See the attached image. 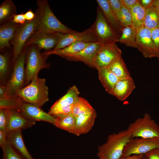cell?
Masks as SVG:
<instances>
[{
  "label": "cell",
  "instance_id": "35",
  "mask_svg": "<svg viewBox=\"0 0 159 159\" xmlns=\"http://www.w3.org/2000/svg\"><path fill=\"white\" fill-rule=\"evenodd\" d=\"M9 117V109L6 108L0 109V130L6 131Z\"/></svg>",
  "mask_w": 159,
  "mask_h": 159
},
{
  "label": "cell",
  "instance_id": "17",
  "mask_svg": "<svg viewBox=\"0 0 159 159\" xmlns=\"http://www.w3.org/2000/svg\"><path fill=\"white\" fill-rule=\"evenodd\" d=\"M96 116V112L93 108L75 117V126L73 134L79 136L88 132L93 126Z\"/></svg>",
  "mask_w": 159,
  "mask_h": 159
},
{
  "label": "cell",
  "instance_id": "37",
  "mask_svg": "<svg viewBox=\"0 0 159 159\" xmlns=\"http://www.w3.org/2000/svg\"><path fill=\"white\" fill-rule=\"evenodd\" d=\"M108 1L112 11L117 17L122 6L120 0H108Z\"/></svg>",
  "mask_w": 159,
  "mask_h": 159
},
{
  "label": "cell",
  "instance_id": "15",
  "mask_svg": "<svg viewBox=\"0 0 159 159\" xmlns=\"http://www.w3.org/2000/svg\"><path fill=\"white\" fill-rule=\"evenodd\" d=\"M58 40L57 33L34 34L26 43L23 50L32 44L45 51L51 50L56 46Z\"/></svg>",
  "mask_w": 159,
  "mask_h": 159
},
{
  "label": "cell",
  "instance_id": "26",
  "mask_svg": "<svg viewBox=\"0 0 159 159\" xmlns=\"http://www.w3.org/2000/svg\"><path fill=\"white\" fill-rule=\"evenodd\" d=\"M16 6L11 0H6L0 5V24L12 21L14 15L16 14Z\"/></svg>",
  "mask_w": 159,
  "mask_h": 159
},
{
  "label": "cell",
  "instance_id": "48",
  "mask_svg": "<svg viewBox=\"0 0 159 159\" xmlns=\"http://www.w3.org/2000/svg\"><path fill=\"white\" fill-rule=\"evenodd\" d=\"M158 28H159V26H158Z\"/></svg>",
  "mask_w": 159,
  "mask_h": 159
},
{
  "label": "cell",
  "instance_id": "13",
  "mask_svg": "<svg viewBox=\"0 0 159 159\" xmlns=\"http://www.w3.org/2000/svg\"><path fill=\"white\" fill-rule=\"evenodd\" d=\"M137 49L145 58L155 57V46L151 30L144 25L137 28Z\"/></svg>",
  "mask_w": 159,
  "mask_h": 159
},
{
  "label": "cell",
  "instance_id": "28",
  "mask_svg": "<svg viewBox=\"0 0 159 159\" xmlns=\"http://www.w3.org/2000/svg\"><path fill=\"white\" fill-rule=\"evenodd\" d=\"M145 9L144 25L151 30L158 28L159 25V14L155 6L152 3Z\"/></svg>",
  "mask_w": 159,
  "mask_h": 159
},
{
  "label": "cell",
  "instance_id": "42",
  "mask_svg": "<svg viewBox=\"0 0 159 159\" xmlns=\"http://www.w3.org/2000/svg\"><path fill=\"white\" fill-rule=\"evenodd\" d=\"M24 14L26 20L27 21L32 20L35 16V14H34L31 9H29Z\"/></svg>",
  "mask_w": 159,
  "mask_h": 159
},
{
  "label": "cell",
  "instance_id": "8",
  "mask_svg": "<svg viewBox=\"0 0 159 159\" xmlns=\"http://www.w3.org/2000/svg\"><path fill=\"white\" fill-rule=\"evenodd\" d=\"M26 50H24L13 64V71L6 84L8 97L16 96L18 91L25 86Z\"/></svg>",
  "mask_w": 159,
  "mask_h": 159
},
{
  "label": "cell",
  "instance_id": "34",
  "mask_svg": "<svg viewBox=\"0 0 159 159\" xmlns=\"http://www.w3.org/2000/svg\"><path fill=\"white\" fill-rule=\"evenodd\" d=\"M117 17L122 29L132 25V18L130 11L123 5Z\"/></svg>",
  "mask_w": 159,
  "mask_h": 159
},
{
  "label": "cell",
  "instance_id": "25",
  "mask_svg": "<svg viewBox=\"0 0 159 159\" xmlns=\"http://www.w3.org/2000/svg\"><path fill=\"white\" fill-rule=\"evenodd\" d=\"M54 117L55 120L54 125L55 126L73 134L75 127L76 119L72 113L59 115Z\"/></svg>",
  "mask_w": 159,
  "mask_h": 159
},
{
  "label": "cell",
  "instance_id": "39",
  "mask_svg": "<svg viewBox=\"0 0 159 159\" xmlns=\"http://www.w3.org/2000/svg\"><path fill=\"white\" fill-rule=\"evenodd\" d=\"M26 21L23 13L14 15L12 20L14 23L21 25L24 24Z\"/></svg>",
  "mask_w": 159,
  "mask_h": 159
},
{
  "label": "cell",
  "instance_id": "38",
  "mask_svg": "<svg viewBox=\"0 0 159 159\" xmlns=\"http://www.w3.org/2000/svg\"><path fill=\"white\" fill-rule=\"evenodd\" d=\"M147 159H159L158 148L153 149L144 154Z\"/></svg>",
  "mask_w": 159,
  "mask_h": 159
},
{
  "label": "cell",
  "instance_id": "2",
  "mask_svg": "<svg viewBox=\"0 0 159 159\" xmlns=\"http://www.w3.org/2000/svg\"><path fill=\"white\" fill-rule=\"evenodd\" d=\"M132 138L127 129L110 134L105 143L98 147L97 156L100 159H119L126 144Z\"/></svg>",
  "mask_w": 159,
  "mask_h": 159
},
{
  "label": "cell",
  "instance_id": "18",
  "mask_svg": "<svg viewBox=\"0 0 159 159\" xmlns=\"http://www.w3.org/2000/svg\"><path fill=\"white\" fill-rule=\"evenodd\" d=\"M9 117L6 132L23 130L29 128L35 124V121L24 118L17 110L9 109Z\"/></svg>",
  "mask_w": 159,
  "mask_h": 159
},
{
  "label": "cell",
  "instance_id": "40",
  "mask_svg": "<svg viewBox=\"0 0 159 159\" xmlns=\"http://www.w3.org/2000/svg\"><path fill=\"white\" fill-rule=\"evenodd\" d=\"M122 5L130 9L138 1L137 0H120Z\"/></svg>",
  "mask_w": 159,
  "mask_h": 159
},
{
  "label": "cell",
  "instance_id": "46",
  "mask_svg": "<svg viewBox=\"0 0 159 159\" xmlns=\"http://www.w3.org/2000/svg\"><path fill=\"white\" fill-rule=\"evenodd\" d=\"M153 4L157 8L159 14V0H154Z\"/></svg>",
  "mask_w": 159,
  "mask_h": 159
},
{
  "label": "cell",
  "instance_id": "24",
  "mask_svg": "<svg viewBox=\"0 0 159 159\" xmlns=\"http://www.w3.org/2000/svg\"><path fill=\"white\" fill-rule=\"evenodd\" d=\"M93 42H77L71 44L63 48L57 50L45 51L42 53L44 55L48 56L54 54L64 58L82 50Z\"/></svg>",
  "mask_w": 159,
  "mask_h": 159
},
{
  "label": "cell",
  "instance_id": "44",
  "mask_svg": "<svg viewBox=\"0 0 159 159\" xmlns=\"http://www.w3.org/2000/svg\"><path fill=\"white\" fill-rule=\"evenodd\" d=\"M154 0H138L139 2L142 6L145 9L153 3Z\"/></svg>",
  "mask_w": 159,
  "mask_h": 159
},
{
  "label": "cell",
  "instance_id": "33",
  "mask_svg": "<svg viewBox=\"0 0 159 159\" xmlns=\"http://www.w3.org/2000/svg\"><path fill=\"white\" fill-rule=\"evenodd\" d=\"M0 147L3 153V159H25L7 141Z\"/></svg>",
  "mask_w": 159,
  "mask_h": 159
},
{
  "label": "cell",
  "instance_id": "19",
  "mask_svg": "<svg viewBox=\"0 0 159 159\" xmlns=\"http://www.w3.org/2000/svg\"><path fill=\"white\" fill-rule=\"evenodd\" d=\"M7 141L25 159H34L30 154L24 144L21 130L6 132Z\"/></svg>",
  "mask_w": 159,
  "mask_h": 159
},
{
  "label": "cell",
  "instance_id": "11",
  "mask_svg": "<svg viewBox=\"0 0 159 159\" xmlns=\"http://www.w3.org/2000/svg\"><path fill=\"white\" fill-rule=\"evenodd\" d=\"M79 94L80 92L75 86L71 87L64 95L52 105L48 113L54 116L71 113L74 102Z\"/></svg>",
  "mask_w": 159,
  "mask_h": 159
},
{
  "label": "cell",
  "instance_id": "32",
  "mask_svg": "<svg viewBox=\"0 0 159 159\" xmlns=\"http://www.w3.org/2000/svg\"><path fill=\"white\" fill-rule=\"evenodd\" d=\"M93 108L85 98L79 97L74 105L72 114L76 117Z\"/></svg>",
  "mask_w": 159,
  "mask_h": 159
},
{
  "label": "cell",
  "instance_id": "43",
  "mask_svg": "<svg viewBox=\"0 0 159 159\" xmlns=\"http://www.w3.org/2000/svg\"><path fill=\"white\" fill-rule=\"evenodd\" d=\"M7 142L6 132L5 131L0 130V146H1Z\"/></svg>",
  "mask_w": 159,
  "mask_h": 159
},
{
  "label": "cell",
  "instance_id": "12",
  "mask_svg": "<svg viewBox=\"0 0 159 159\" xmlns=\"http://www.w3.org/2000/svg\"><path fill=\"white\" fill-rule=\"evenodd\" d=\"M59 38L58 42L52 50H57L64 48L77 42H99L95 37L90 26L82 32L73 33H57Z\"/></svg>",
  "mask_w": 159,
  "mask_h": 159
},
{
  "label": "cell",
  "instance_id": "22",
  "mask_svg": "<svg viewBox=\"0 0 159 159\" xmlns=\"http://www.w3.org/2000/svg\"><path fill=\"white\" fill-rule=\"evenodd\" d=\"M96 1L109 24L120 35L122 33V28L112 11L108 0H97Z\"/></svg>",
  "mask_w": 159,
  "mask_h": 159
},
{
  "label": "cell",
  "instance_id": "3",
  "mask_svg": "<svg viewBox=\"0 0 159 159\" xmlns=\"http://www.w3.org/2000/svg\"><path fill=\"white\" fill-rule=\"evenodd\" d=\"M45 83V79L35 77L28 85L18 91L15 95L41 108L49 100L48 88Z\"/></svg>",
  "mask_w": 159,
  "mask_h": 159
},
{
  "label": "cell",
  "instance_id": "16",
  "mask_svg": "<svg viewBox=\"0 0 159 159\" xmlns=\"http://www.w3.org/2000/svg\"><path fill=\"white\" fill-rule=\"evenodd\" d=\"M102 44L100 42H93L80 52L64 58L69 61L82 62L89 67L94 68L95 59Z\"/></svg>",
  "mask_w": 159,
  "mask_h": 159
},
{
  "label": "cell",
  "instance_id": "4",
  "mask_svg": "<svg viewBox=\"0 0 159 159\" xmlns=\"http://www.w3.org/2000/svg\"><path fill=\"white\" fill-rule=\"evenodd\" d=\"M39 21V14L37 11L33 20L26 21L24 24L20 25L15 30L14 37L10 42L13 47L12 63L13 64L23 52L27 41L37 31Z\"/></svg>",
  "mask_w": 159,
  "mask_h": 159
},
{
  "label": "cell",
  "instance_id": "31",
  "mask_svg": "<svg viewBox=\"0 0 159 159\" xmlns=\"http://www.w3.org/2000/svg\"><path fill=\"white\" fill-rule=\"evenodd\" d=\"M129 9L132 16V24L136 28L144 25L145 9L139 1Z\"/></svg>",
  "mask_w": 159,
  "mask_h": 159
},
{
  "label": "cell",
  "instance_id": "36",
  "mask_svg": "<svg viewBox=\"0 0 159 159\" xmlns=\"http://www.w3.org/2000/svg\"><path fill=\"white\" fill-rule=\"evenodd\" d=\"M151 30L155 49V57L159 60V28H156Z\"/></svg>",
  "mask_w": 159,
  "mask_h": 159
},
{
  "label": "cell",
  "instance_id": "47",
  "mask_svg": "<svg viewBox=\"0 0 159 159\" xmlns=\"http://www.w3.org/2000/svg\"><path fill=\"white\" fill-rule=\"evenodd\" d=\"M142 159H147L144 155Z\"/></svg>",
  "mask_w": 159,
  "mask_h": 159
},
{
  "label": "cell",
  "instance_id": "1",
  "mask_svg": "<svg viewBox=\"0 0 159 159\" xmlns=\"http://www.w3.org/2000/svg\"><path fill=\"white\" fill-rule=\"evenodd\" d=\"M39 24L34 33H73L77 32L70 29L63 24L56 16L52 11L47 0H37Z\"/></svg>",
  "mask_w": 159,
  "mask_h": 159
},
{
  "label": "cell",
  "instance_id": "45",
  "mask_svg": "<svg viewBox=\"0 0 159 159\" xmlns=\"http://www.w3.org/2000/svg\"><path fill=\"white\" fill-rule=\"evenodd\" d=\"M144 154H134L124 157L120 158L119 159H142Z\"/></svg>",
  "mask_w": 159,
  "mask_h": 159
},
{
  "label": "cell",
  "instance_id": "23",
  "mask_svg": "<svg viewBox=\"0 0 159 159\" xmlns=\"http://www.w3.org/2000/svg\"><path fill=\"white\" fill-rule=\"evenodd\" d=\"M98 77L106 91L111 94L117 82L120 79L116 77L107 67L99 68Z\"/></svg>",
  "mask_w": 159,
  "mask_h": 159
},
{
  "label": "cell",
  "instance_id": "5",
  "mask_svg": "<svg viewBox=\"0 0 159 159\" xmlns=\"http://www.w3.org/2000/svg\"><path fill=\"white\" fill-rule=\"evenodd\" d=\"M39 49L36 45L32 44L25 50H26L25 86L28 85L34 77L38 76L41 69L48 68L50 66V64L46 61L48 56L44 55L41 53Z\"/></svg>",
  "mask_w": 159,
  "mask_h": 159
},
{
  "label": "cell",
  "instance_id": "6",
  "mask_svg": "<svg viewBox=\"0 0 159 159\" xmlns=\"http://www.w3.org/2000/svg\"><path fill=\"white\" fill-rule=\"evenodd\" d=\"M127 130L132 138L159 137V125L147 113L130 124Z\"/></svg>",
  "mask_w": 159,
  "mask_h": 159
},
{
  "label": "cell",
  "instance_id": "41",
  "mask_svg": "<svg viewBox=\"0 0 159 159\" xmlns=\"http://www.w3.org/2000/svg\"><path fill=\"white\" fill-rule=\"evenodd\" d=\"M8 97L6 84H0V99H5Z\"/></svg>",
  "mask_w": 159,
  "mask_h": 159
},
{
  "label": "cell",
  "instance_id": "20",
  "mask_svg": "<svg viewBox=\"0 0 159 159\" xmlns=\"http://www.w3.org/2000/svg\"><path fill=\"white\" fill-rule=\"evenodd\" d=\"M135 87V82L131 77L121 79L115 84L111 95L123 101L130 95Z\"/></svg>",
  "mask_w": 159,
  "mask_h": 159
},
{
  "label": "cell",
  "instance_id": "27",
  "mask_svg": "<svg viewBox=\"0 0 159 159\" xmlns=\"http://www.w3.org/2000/svg\"><path fill=\"white\" fill-rule=\"evenodd\" d=\"M122 33L119 42L126 46L137 48L136 27L132 24L127 26L122 29Z\"/></svg>",
  "mask_w": 159,
  "mask_h": 159
},
{
  "label": "cell",
  "instance_id": "10",
  "mask_svg": "<svg viewBox=\"0 0 159 159\" xmlns=\"http://www.w3.org/2000/svg\"><path fill=\"white\" fill-rule=\"evenodd\" d=\"M122 53L115 43L102 44L95 59L94 68L108 67L122 57Z\"/></svg>",
  "mask_w": 159,
  "mask_h": 159
},
{
  "label": "cell",
  "instance_id": "21",
  "mask_svg": "<svg viewBox=\"0 0 159 159\" xmlns=\"http://www.w3.org/2000/svg\"><path fill=\"white\" fill-rule=\"evenodd\" d=\"M21 24L9 21L0 25V49L2 52L4 48H11L10 42L13 38L15 32Z\"/></svg>",
  "mask_w": 159,
  "mask_h": 159
},
{
  "label": "cell",
  "instance_id": "49",
  "mask_svg": "<svg viewBox=\"0 0 159 159\" xmlns=\"http://www.w3.org/2000/svg\"><path fill=\"white\" fill-rule=\"evenodd\" d=\"M158 149H159V147L158 148Z\"/></svg>",
  "mask_w": 159,
  "mask_h": 159
},
{
  "label": "cell",
  "instance_id": "7",
  "mask_svg": "<svg viewBox=\"0 0 159 159\" xmlns=\"http://www.w3.org/2000/svg\"><path fill=\"white\" fill-rule=\"evenodd\" d=\"M91 26L95 37L102 44L119 42L120 35L109 24L98 6L96 19Z\"/></svg>",
  "mask_w": 159,
  "mask_h": 159
},
{
  "label": "cell",
  "instance_id": "9",
  "mask_svg": "<svg viewBox=\"0 0 159 159\" xmlns=\"http://www.w3.org/2000/svg\"><path fill=\"white\" fill-rule=\"evenodd\" d=\"M159 147V137L132 138L125 146L121 158L131 155L145 154Z\"/></svg>",
  "mask_w": 159,
  "mask_h": 159
},
{
  "label": "cell",
  "instance_id": "30",
  "mask_svg": "<svg viewBox=\"0 0 159 159\" xmlns=\"http://www.w3.org/2000/svg\"><path fill=\"white\" fill-rule=\"evenodd\" d=\"M11 69V61L8 53L0 54V79L1 84H6Z\"/></svg>",
  "mask_w": 159,
  "mask_h": 159
},
{
  "label": "cell",
  "instance_id": "14",
  "mask_svg": "<svg viewBox=\"0 0 159 159\" xmlns=\"http://www.w3.org/2000/svg\"><path fill=\"white\" fill-rule=\"evenodd\" d=\"M17 110L28 120L34 121H44L54 125V116L45 112L41 108L25 102L22 100Z\"/></svg>",
  "mask_w": 159,
  "mask_h": 159
},
{
  "label": "cell",
  "instance_id": "29",
  "mask_svg": "<svg viewBox=\"0 0 159 159\" xmlns=\"http://www.w3.org/2000/svg\"><path fill=\"white\" fill-rule=\"evenodd\" d=\"M107 67L120 79L131 77L130 72L128 70L122 57Z\"/></svg>",
  "mask_w": 159,
  "mask_h": 159
}]
</instances>
